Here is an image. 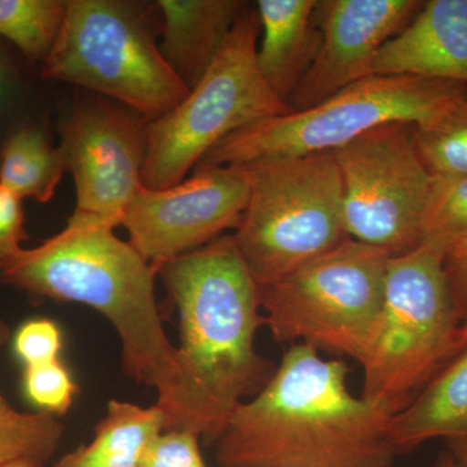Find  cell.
Instances as JSON below:
<instances>
[{
    "label": "cell",
    "mask_w": 467,
    "mask_h": 467,
    "mask_svg": "<svg viewBox=\"0 0 467 467\" xmlns=\"http://www.w3.org/2000/svg\"><path fill=\"white\" fill-rule=\"evenodd\" d=\"M11 339V330L0 318V350ZM64 438L63 423L45 411L23 413L12 408L0 392V467L23 461L45 467Z\"/></svg>",
    "instance_id": "cell-20"
},
{
    "label": "cell",
    "mask_w": 467,
    "mask_h": 467,
    "mask_svg": "<svg viewBox=\"0 0 467 467\" xmlns=\"http://www.w3.org/2000/svg\"><path fill=\"white\" fill-rule=\"evenodd\" d=\"M42 75L98 92L150 121L190 91L162 57L137 7L119 0H67Z\"/></svg>",
    "instance_id": "cell-9"
},
{
    "label": "cell",
    "mask_w": 467,
    "mask_h": 467,
    "mask_svg": "<svg viewBox=\"0 0 467 467\" xmlns=\"http://www.w3.org/2000/svg\"><path fill=\"white\" fill-rule=\"evenodd\" d=\"M67 0H0V36L32 60L50 55L63 27Z\"/></svg>",
    "instance_id": "cell-22"
},
{
    "label": "cell",
    "mask_w": 467,
    "mask_h": 467,
    "mask_svg": "<svg viewBox=\"0 0 467 467\" xmlns=\"http://www.w3.org/2000/svg\"><path fill=\"white\" fill-rule=\"evenodd\" d=\"M165 431L158 405L110 400L90 444L64 454L54 467H142L150 444Z\"/></svg>",
    "instance_id": "cell-18"
},
{
    "label": "cell",
    "mask_w": 467,
    "mask_h": 467,
    "mask_svg": "<svg viewBox=\"0 0 467 467\" xmlns=\"http://www.w3.org/2000/svg\"><path fill=\"white\" fill-rule=\"evenodd\" d=\"M113 230L69 218L63 232L0 270V282L101 313L121 340L126 376L158 392L165 430L199 435L192 389L156 301L158 270Z\"/></svg>",
    "instance_id": "cell-1"
},
{
    "label": "cell",
    "mask_w": 467,
    "mask_h": 467,
    "mask_svg": "<svg viewBox=\"0 0 467 467\" xmlns=\"http://www.w3.org/2000/svg\"><path fill=\"white\" fill-rule=\"evenodd\" d=\"M414 140L432 177H466L467 88L425 124L414 125Z\"/></svg>",
    "instance_id": "cell-21"
},
{
    "label": "cell",
    "mask_w": 467,
    "mask_h": 467,
    "mask_svg": "<svg viewBox=\"0 0 467 467\" xmlns=\"http://www.w3.org/2000/svg\"><path fill=\"white\" fill-rule=\"evenodd\" d=\"M14 349L26 367L57 361L63 349V334L51 319H30L15 335Z\"/></svg>",
    "instance_id": "cell-25"
},
{
    "label": "cell",
    "mask_w": 467,
    "mask_h": 467,
    "mask_svg": "<svg viewBox=\"0 0 467 467\" xmlns=\"http://www.w3.org/2000/svg\"><path fill=\"white\" fill-rule=\"evenodd\" d=\"M248 183L236 167L199 162L182 182L138 192L121 226L131 245L158 270L161 264L204 247L238 226Z\"/></svg>",
    "instance_id": "cell-12"
},
{
    "label": "cell",
    "mask_w": 467,
    "mask_h": 467,
    "mask_svg": "<svg viewBox=\"0 0 467 467\" xmlns=\"http://www.w3.org/2000/svg\"><path fill=\"white\" fill-rule=\"evenodd\" d=\"M199 439L186 430H165L150 444L142 467H208Z\"/></svg>",
    "instance_id": "cell-26"
},
{
    "label": "cell",
    "mask_w": 467,
    "mask_h": 467,
    "mask_svg": "<svg viewBox=\"0 0 467 467\" xmlns=\"http://www.w3.org/2000/svg\"><path fill=\"white\" fill-rule=\"evenodd\" d=\"M2 467H34L30 463L23 462V461H16V462L7 463V465Z\"/></svg>",
    "instance_id": "cell-32"
},
{
    "label": "cell",
    "mask_w": 467,
    "mask_h": 467,
    "mask_svg": "<svg viewBox=\"0 0 467 467\" xmlns=\"http://www.w3.org/2000/svg\"><path fill=\"white\" fill-rule=\"evenodd\" d=\"M12 69L5 52L0 48V119L5 113L12 92ZM2 121V119H0Z\"/></svg>",
    "instance_id": "cell-29"
},
{
    "label": "cell",
    "mask_w": 467,
    "mask_h": 467,
    "mask_svg": "<svg viewBox=\"0 0 467 467\" xmlns=\"http://www.w3.org/2000/svg\"><path fill=\"white\" fill-rule=\"evenodd\" d=\"M24 391L39 411L64 416L78 392L75 380L61 359L26 367Z\"/></svg>",
    "instance_id": "cell-24"
},
{
    "label": "cell",
    "mask_w": 467,
    "mask_h": 467,
    "mask_svg": "<svg viewBox=\"0 0 467 467\" xmlns=\"http://www.w3.org/2000/svg\"><path fill=\"white\" fill-rule=\"evenodd\" d=\"M466 344L444 254L420 244L389 257L379 322L359 362L362 398L393 416Z\"/></svg>",
    "instance_id": "cell-4"
},
{
    "label": "cell",
    "mask_w": 467,
    "mask_h": 467,
    "mask_svg": "<svg viewBox=\"0 0 467 467\" xmlns=\"http://www.w3.org/2000/svg\"><path fill=\"white\" fill-rule=\"evenodd\" d=\"M417 0H322L321 43L308 72L287 101L291 110L317 106L343 88L374 76L380 48L416 16Z\"/></svg>",
    "instance_id": "cell-13"
},
{
    "label": "cell",
    "mask_w": 467,
    "mask_h": 467,
    "mask_svg": "<svg viewBox=\"0 0 467 467\" xmlns=\"http://www.w3.org/2000/svg\"><path fill=\"white\" fill-rule=\"evenodd\" d=\"M348 367L294 344L216 441L220 467H392L391 414L350 392Z\"/></svg>",
    "instance_id": "cell-2"
},
{
    "label": "cell",
    "mask_w": 467,
    "mask_h": 467,
    "mask_svg": "<svg viewBox=\"0 0 467 467\" xmlns=\"http://www.w3.org/2000/svg\"><path fill=\"white\" fill-rule=\"evenodd\" d=\"M23 199L0 184V270L11 265L26 248Z\"/></svg>",
    "instance_id": "cell-27"
},
{
    "label": "cell",
    "mask_w": 467,
    "mask_h": 467,
    "mask_svg": "<svg viewBox=\"0 0 467 467\" xmlns=\"http://www.w3.org/2000/svg\"><path fill=\"white\" fill-rule=\"evenodd\" d=\"M158 275L180 316L178 355L201 438L216 441L233 411L260 392L275 370L254 346L265 325L259 285L233 235L161 264Z\"/></svg>",
    "instance_id": "cell-3"
},
{
    "label": "cell",
    "mask_w": 467,
    "mask_h": 467,
    "mask_svg": "<svg viewBox=\"0 0 467 467\" xmlns=\"http://www.w3.org/2000/svg\"><path fill=\"white\" fill-rule=\"evenodd\" d=\"M374 76L467 85V0H430L380 48Z\"/></svg>",
    "instance_id": "cell-14"
},
{
    "label": "cell",
    "mask_w": 467,
    "mask_h": 467,
    "mask_svg": "<svg viewBox=\"0 0 467 467\" xmlns=\"http://www.w3.org/2000/svg\"><path fill=\"white\" fill-rule=\"evenodd\" d=\"M333 153L348 238L389 257L420 247L435 178L418 153L414 124L379 126Z\"/></svg>",
    "instance_id": "cell-10"
},
{
    "label": "cell",
    "mask_w": 467,
    "mask_h": 467,
    "mask_svg": "<svg viewBox=\"0 0 467 467\" xmlns=\"http://www.w3.org/2000/svg\"><path fill=\"white\" fill-rule=\"evenodd\" d=\"M318 0H259L263 29L256 63L267 88L287 104L317 55Z\"/></svg>",
    "instance_id": "cell-16"
},
{
    "label": "cell",
    "mask_w": 467,
    "mask_h": 467,
    "mask_svg": "<svg viewBox=\"0 0 467 467\" xmlns=\"http://www.w3.org/2000/svg\"><path fill=\"white\" fill-rule=\"evenodd\" d=\"M146 124L107 98L77 101L60 128V150L76 182L72 218L116 229L143 187Z\"/></svg>",
    "instance_id": "cell-11"
},
{
    "label": "cell",
    "mask_w": 467,
    "mask_h": 467,
    "mask_svg": "<svg viewBox=\"0 0 467 467\" xmlns=\"http://www.w3.org/2000/svg\"><path fill=\"white\" fill-rule=\"evenodd\" d=\"M260 24L250 5L195 88L164 116L146 122L142 182L162 190L186 175L221 140L290 107L267 88L256 63Z\"/></svg>",
    "instance_id": "cell-6"
},
{
    "label": "cell",
    "mask_w": 467,
    "mask_h": 467,
    "mask_svg": "<svg viewBox=\"0 0 467 467\" xmlns=\"http://www.w3.org/2000/svg\"><path fill=\"white\" fill-rule=\"evenodd\" d=\"M467 242V175L435 178L423 221L422 244L442 254Z\"/></svg>",
    "instance_id": "cell-23"
},
{
    "label": "cell",
    "mask_w": 467,
    "mask_h": 467,
    "mask_svg": "<svg viewBox=\"0 0 467 467\" xmlns=\"http://www.w3.org/2000/svg\"><path fill=\"white\" fill-rule=\"evenodd\" d=\"M448 447H450V453L457 461L460 467H467V438L454 439L450 441Z\"/></svg>",
    "instance_id": "cell-30"
},
{
    "label": "cell",
    "mask_w": 467,
    "mask_h": 467,
    "mask_svg": "<svg viewBox=\"0 0 467 467\" xmlns=\"http://www.w3.org/2000/svg\"><path fill=\"white\" fill-rule=\"evenodd\" d=\"M248 183V202L232 234L259 287L347 241L343 186L333 152L234 165Z\"/></svg>",
    "instance_id": "cell-5"
},
{
    "label": "cell",
    "mask_w": 467,
    "mask_h": 467,
    "mask_svg": "<svg viewBox=\"0 0 467 467\" xmlns=\"http://www.w3.org/2000/svg\"><path fill=\"white\" fill-rule=\"evenodd\" d=\"M389 260L386 252L348 238L261 287V309L273 337L359 364L379 322Z\"/></svg>",
    "instance_id": "cell-8"
},
{
    "label": "cell",
    "mask_w": 467,
    "mask_h": 467,
    "mask_svg": "<svg viewBox=\"0 0 467 467\" xmlns=\"http://www.w3.org/2000/svg\"><path fill=\"white\" fill-rule=\"evenodd\" d=\"M444 270L467 339V242L445 254Z\"/></svg>",
    "instance_id": "cell-28"
},
{
    "label": "cell",
    "mask_w": 467,
    "mask_h": 467,
    "mask_svg": "<svg viewBox=\"0 0 467 467\" xmlns=\"http://www.w3.org/2000/svg\"><path fill=\"white\" fill-rule=\"evenodd\" d=\"M164 17L159 48L189 90L216 60L247 7L242 0H160Z\"/></svg>",
    "instance_id": "cell-15"
},
{
    "label": "cell",
    "mask_w": 467,
    "mask_h": 467,
    "mask_svg": "<svg viewBox=\"0 0 467 467\" xmlns=\"http://www.w3.org/2000/svg\"><path fill=\"white\" fill-rule=\"evenodd\" d=\"M461 438H467V344L389 422L399 454L434 439Z\"/></svg>",
    "instance_id": "cell-17"
},
{
    "label": "cell",
    "mask_w": 467,
    "mask_h": 467,
    "mask_svg": "<svg viewBox=\"0 0 467 467\" xmlns=\"http://www.w3.org/2000/svg\"><path fill=\"white\" fill-rule=\"evenodd\" d=\"M67 171L60 147L38 125H23L8 134L0 150V184L20 199L51 201Z\"/></svg>",
    "instance_id": "cell-19"
},
{
    "label": "cell",
    "mask_w": 467,
    "mask_h": 467,
    "mask_svg": "<svg viewBox=\"0 0 467 467\" xmlns=\"http://www.w3.org/2000/svg\"><path fill=\"white\" fill-rule=\"evenodd\" d=\"M467 85L410 76H371L317 106L264 119L221 140L201 162L220 167L256 160L335 152L392 122L420 125Z\"/></svg>",
    "instance_id": "cell-7"
},
{
    "label": "cell",
    "mask_w": 467,
    "mask_h": 467,
    "mask_svg": "<svg viewBox=\"0 0 467 467\" xmlns=\"http://www.w3.org/2000/svg\"><path fill=\"white\" fill-rule=\"evenodd\" d=\"M435 467H460L459 463H457V461L454 460V457L451 456L450 451H447V453L442 454L441 459L438 460V462H436Z\"/></svg>",
    "instance_id": "cell-31"
}]
</instances>
